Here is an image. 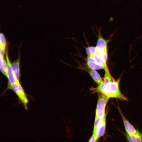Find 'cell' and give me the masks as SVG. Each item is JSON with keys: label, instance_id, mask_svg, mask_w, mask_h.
<instances>
[{"label": "cell", "instance_id": "obj_3", "mask_svg": "<svg viewBox=\"0 0 142 142\" xmlns=\"http://www.w3.org/2000/svg\"><path fill=\"white\" fill-rule=\"evenodd\" d=\"M109 99L101 94L99 95L96 109L95 117L104 118L106 114L105 108Z\"/></svg>", "mask_w": 142, "mask_h": 142}, {"label": "cell", "instance_id": "obj_16", "mask_svg": "<svg viewBox=\"0 0 142 142\" xmlns=\"http://www.w3.org/2000/svg\"><path fill=\"white\" fill-rule=\"evenodd\" d=\"M86 52L88 56L90 57L97 51L96 47L89 46L86 48Z\"/></svg>", "mask_w": 142, "mask_h": 142}, {"label": "cell", "instance_id": "obj_9", "mask_svg": "<svg viewBox=\"0 0 142 142\" xmlns=\"http://www.w3.org/2000/svg\"><path fill=\"white\" fill-rule=\"evenodd\" d=\"M86 64L89 68L94 70L104 69L101 65L96 63L91 57L87 56L86 59Z\"/></svg>", "mask_w": 142, "mask_h": 142}, {"label": "cell", "instance_id": "obj_12", "mask_svg": "<svg viewBox=\"0 0 142 142\" xmlns=\"http://www.w3.org/2000/svg\"><path fill=\"white\" fill-rule=\"evenodd\" d=\"M88 72L91 77L97 84L100 85L103 82V80L95 70L90 69Z\"/></svg>", "mask_w": 142, "mask_h": 142}, {"label": "cell", "instance_id": "obj_11", "mask_svg": "<svg viewBox=\"0 0 142 142\" xmlns=\"http://www.w3.org/2000/svg\"><path fill=\"white\" fill-rule=\"evenodd\" d=\"M126 136L128 141L142 142V133L139 131L133 134H127Z\"/></svg>", "mask_w": 142, "mask_h": 142}, {"label": "cell", "instance_id": "obj_14", "mask_svg": "<svg viewBox=\"0 0 142 142\" xmlns=\"http://www.w3.org/2000/svg\"><path fill=\"white\" fill-rule=\"evenodd\" d=\"M105 72L103 79L104 83H108L114 80L111 75L108 69L105 70Z\"/></svg>", "mask_w": 142, "mask_h": 142}, {"label": "cell", "instance_id": "obj_7", "mask_svg": "<svg viewBox=\"0 0 142 142\" xmlns=\"http://www.w3.org/2000/svg\"><path fill=\"white\" fill-rule=\"evenodd\" d=\"M117 108L122 117L123 123L127 134H132L137 133L138 131L137 130L126 118L120 108L119 107H117Z\"/></svg>", "mask_w": 142, "mask_h": 142}, {"label": "cell", "instance_id": "obj_10", "mask_svg": "<svg viewBox=\"0 0 142 142\" xmlns=\"http://www.w3.org/2000/svg\"><path fill=\"white\" fill-rule=\"evenodd\" d=\"M91 57L96 63L103 67L105 70L108 69L106 62L104 60L97 52Z\"/></svg>", "mask_w": 142, "mask_h": 142}, {"label": "cell", "instance_id": "obj_1", "mask_svg": "<svg viewBox=\"0 0 142 142\" xmlns=\"http://www.w3.org/2000/svg\"><path fill=\"white\" fill-rule=\"evenodd\" d=\"M120 78L115 80L104 83L95 87H92L93 93H98L108 98H115L122 100L127 101V98L121 92L119 87Z\"/></svg>", "mask_w": 142, "mask_h": 142}, {"label": "cell", "instance_id": "obj_5", "mask_svg": "<svg viewBox=\"0 0 142 142\" xmlns=\"http://www.w3.org/2000/svg\"><path fill=\"white\" fill-rule=\"evenodd\" d=\"M5 55L7 65V77L8 80V85H12L17 83H20V82H18L16 78L12 68L11 63L10 61L7 52H6Z\"/></svg>", "mask_w": 142, "mask_h": 142}, {"label": "cell", "instance_id": "obj_2", "mask_svg": "<svg viewBox=\"0 0 142 142\" xmlns=\"http://www.w3.org/2000/svg\"><path fill=\"white\" fill-rule=\"evenodd\" d=\"M7 89L12 90L16 94L26 109H27L28 99L25 92L20 83L7 85Z\"/></svg>", "mask_w": 142, "mask_h": 142}, {"label": "cell", "instance_id": "obj_6", "mask_svg": "<svg viewBox=\"0 0 142 142\" xmlns=\"http://www.w3.org/2000/svg\"><path fill=\"white\" fill-rule=\"evenodd\" d=\"M106 115V114L103 119L99 123L95 129H93V134L96 135L98 139L103 136L105 133Z\"/></svg>", "mask_w": 142, "mask_h": 142}, {"label": "cell", "instance_id": "obj_13", "mask_svg": "<svg viewBox=\"0 0 142 142\" xmlns=\"http://www.w3.org/2000/svg\"><path fill=\"white\" fill-rule=\"evenodd\" d=\"M0 69L1 73L6 77L7 76V65L4 57L0 56Z\"/></svg>", "mask_w": 142, "mask_h": 142}, {"label": "cell", "instance_id": "obj_15", "mask_svg": "<svg viewBox=\"0 0 142 142\" xmlns=\"http://www.w3.org/2000/svg\"><path fill=\"white\" fill-rule=\"evenodd\" d=\"M6 40L4 34L2 33L0 34V47L6 50Z\"/></svg>", "mask_w": 142, "mask_h": 142}, {"label": "cell", "instance_id": "obj_17", "mask_svg": "<svg viewBox=\"0 0 142 142\" xmlns=\"http://www.w3.org/2000/svg\"><path fill=\"white\" fill-rule=\"evenodd\" d=\"M104 60L106 62L108 59V50H103L97 52Z\"/></svg>", "mask_w": 142, "mask_h": 142}, {"label": "cell", "instance_id": "obj_8", "mask_svg": "<svg viewBox=\"0 0 142 142\" xmlns=\"http://www.w3.org/2000/svg\"><path fill=\"white\" fill-rule=\"evenodd\" d=\"M11 65L16 79L18 82H20V74L19 57H18L17 60L11 63Z\"/></svg>", "mask_w": 142, "mask_h": 142}, {"label": "cell", "instance_id": "obj_4", "mask_svg": "<svg viewBox=\"0 0 142 142\" xmlns=\"http://www.w3.org/2000/svg\"><path fill=\"white\" fill-rule=\"evenodd\" d=\"M98 34L97 35L98 39L96 46L97 51L103 50H108V44L110 40L105 39L102 37V27H98L96 25H94Z\"/></svg>", "mask_w": 142, "mask_h": 142}, {"label": "cell", "instance_id": "obj_18", "mask_svg": "<svg viewBox=\"0 0 142 142\" xmlns=\"http://www.w3.org/2000/svg\"><path fill=\"white\" fill-rule=\"evenodd\" d=\"M98 139L96 136L93 134L92 136L89 140V142H96Z\"/></svg>", "mask_w": 142, "mask_h": 142}]
</instances>
